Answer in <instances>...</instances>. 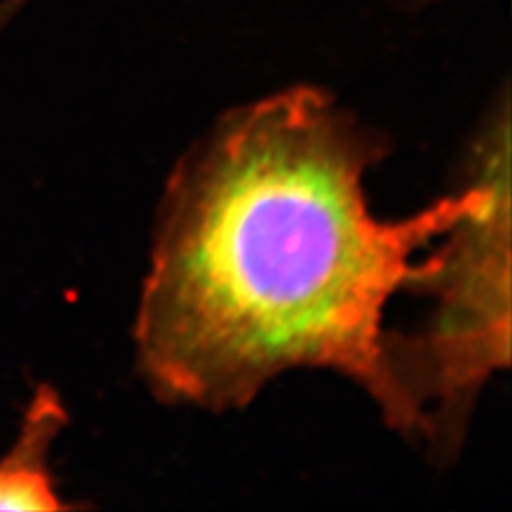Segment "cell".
<instances>
[{
	"instance_id": "1",
	"label": "cell",
	"mask_w": 512,
	"mask_h": 512,
	"mask_svg": "<svg viewBox=\"0 0 512 512\" xmlns=\"http://www.w3.org/2000/svg\"><path fill=\"white\" fill-rule=\"evenodd\" d=\"M380 137L325 92L293 88L233 111L175 169L160 207L135 340L158 397L246 406L295 367L389 399L382 314L434 242L483 199L470 186L382 222L363 178Z\"/></svg>"
},
{
	"instance_id": "2",
	"label": "cell",
	"mask_w": 512,
	"mask_h": 512,
	"mask_svg": "<svg viewBox=\"0 0 512 512\" xmlns=\"http://www.w3.org/2000/svg\"><path fill=\"white\" fill-rule=\"evenodd\" d=\"M472 165L485 195L419 261L406 291L431 299L414 331H387V423L455 455L485 382L510 365V116L504 99L480 135Z\"/></svg>"
},
{
	"instance_id": "3",
	"label": "cell",
	"mask_w": 512,
	"mask_h": 512,
	"mask_svg": "<svg viewBox=\"0 0 512 512\" xmlns=\"http://www.w3.org/2000/svg\"><path fill=\"white\" fill-rule=\"evenodd\" d=\"M64 425L67 410L58 393L43 384L30 399L15 444L0 459V510L69 508L67 502L60 500L50 468L52 444Z\"/></svg>"
},
{
	"instance_id": "4",
	"label": "cell",
	"mask_w": 512,
	"mask_h": 512,
	"mask_svg": "<svg viewBox=\"0 0 512 512\" xmlns=\"http://www.w3.org/2000/svg\"><path fill=\"white\" fill-rule=\"evenodd\" d=\"M15 7H18V0H5V3L0 5V26H3V22L15 11Z\"/></svg>"
}]
</instances>
